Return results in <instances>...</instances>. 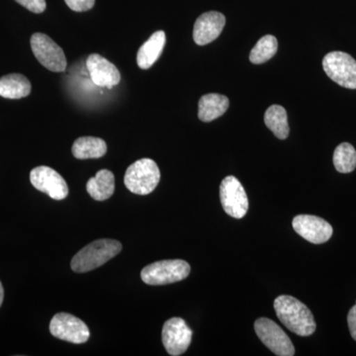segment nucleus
Wrapping results in <instances>:
<instances>
[{
    "label": "nucleus",
    "instance_id": "nucleus-1",
    "mask_svg": "<svg viewBox=\"0 0 356 356\" xmlns=\"http://www.w3.org/2000/svg\"><path fill=\"white\" fill-rule=\"evenodd\" d=\"M274 310L289 331L300 337H309L316 331L315 318L305 304L289 295L274 300Z\"/></svg>",
    "mask_w": 356,
    "mask_h": 356
},
{
    "label": "nucleus",
    "instance_id": "nucleus-2",
    "mask_svg": "<svg viewBox=\"0 0 356 356\" xmlns=\"http://www.w3.org/2000/svg\"><path fill=\"white\" fill-rule=\"evenodd\" d=\"M121 250L122 245L118 241L108 238L95 241L74 255L70 266L77 273H88L106 264L120 254Z\"/></svg>",
    "mask_w": 356,
    "mask_h": 356
},
{
    "label": "nucleus",
    "instance_id": "nucleus-3",
    "mask_svg": "<svg viewBox=\"0 0 356 356\" xmlns=\"http://www.w3.org/2000/svg\"><path fill=\"white\" fill-rule=\"evenodd\" d=\"M161 172L158 165L151 159H142L134 163L126 170L124 184L134 194L147 195L158 186Z\"/></svg>",
    "mask_w": 356,
    "mask_h": 356
},
{
    "label": "nucleus",
    "instance_id": "nucleus-4",
    "mask_svg": "<svg viewBox=\"0 0 356 356\" xmlns=\"http://www.w3.org/2000/svg\"><path fill=\"white\" fill-rule=\"evenodd\" d=\"M188 262L182 259H170L149 264L140 273V278L147 285H166L188 277L191 273Z\"/></svg>",
    "mask_w": 356,
    "mask_h": 356
},
{
    "label": "nucleus",
    "instance_id": "nucleus-5",
    "mask_svg": "<svg viewBox=\"0 0 356 356\" xmlns=\"http://www.w3.org/2000/svg\"><path fill=\"white\" fill-rule=\"evenodd\" d=\"M323 69L339 86L356 89V60L348 54L331 51L323 60Z\"/></svg>",
    "mask_w": 356,
    "mask_h": 356
},
{
    "label": "nucleus",
    "instance_id": "nucleus-6",
    "mask_svg": "<svg viewBox=\"0 0 356 356\" xmlns=\"http://www.w3.org/2000/svg\"><path fill=\"white\" fill-rule=\"evenodd\" d=\"M30 44L35 58L46 69L54 72H63L67 69L64 51L50 37L43 33H35Z\"/></svg>",
    "mask_w": 356,
    "mask_h": 356
},
{
    "label": "nucleus",
    "instance_id": "nucleus-7",
    "mask_svg": "<svg viewBox=\"0 0 356 356\" xmlns=\"http://www.w3.org/2000/svg\"><path fill=\"white\" fill-rule=\"evenodd\" d=\"M254 330L262 343L273 351L274 355L280 356L295 355V348L291 339L273 320L267 318H257L254 323Z\"/></svg>",
    "mask_w": 356,
    "mask_h": 356
},
{
    "label": "nucleus",
    "instance_id": "nucleus-8",
    "mask_svg": "<svg viewBox=\"0 0 356 356\" xmlns=\"http://www.w3.org/2000/svg\"><path fill=\"white\" fill-rule=\"evenodd\" d=\"M220 198L225 212L229 216L242 219L248 210V199L240 180L229 175L222 180L220 186Z\"/></svg>",
    "mask_w": 356,
    "mask_h": 356
},
{
    "label": "nucleus",
    "instance_id": "nucleus-9",
    "mask_svg": "<svg viewBox=\"0 0 356 356\" xmlns=\"http://www.w3.org/2000/svg\"><path fill=\"white\" fill-rule=\"evenodd\" d=\"M50 332L54 337L69 343H86L90 337L88 325L81 318L67 313H58L50 323Z\"/></svg>",
    "mask_w": 356,
    "mask_h": 356
},
{
    "label": "nucleus",
    "instance_id": "nucleus-10",
    "mask_svg": "<svg viewBox=\"0 0 356 356\" xmlns=\"http://www.w3.org/2000/svg\"><path fill=\"white\" fill-rule=\"evenodd\" d=\"M30 181L35 188L54 200H63L69 194L67 182L60 173L49 166H38L30 172Z\"/></svg>",
    "mask_w": 356,
    "mask_h": 356
},
{
    "label": "nucleus",
    "instance_id": "nucleus-11",
    "mask_svg": "<svg viewBox=\"0 0 356 356\" xmlns=\"http://www.w3.org/2000/svg\"><path fill=\"white\" fill-rule=\"evenodd\" d=\"M161 337L168 355H181L191 346L192 331L181 318H172L163 325Z\"/></svg>",
    "mask_w": 356,
    "mask_h": 356
},
{
    "label": "nucleus",
    "instance_id": "nucleus-12",
    "mask_svg": "<svg viewBox=\"0 0 356 356\" xmlns=\"http://www.w3.org/2000/svg\"><path fill=\"white\" fill-rule=\"evenodd\" d=\"M292 225L298 235L316 245L327 242L334 233L329 222L313 215H298L293 219Z\"/></svg>",
    "mask_w": 356,
    "mask_h": 356
},
{
    "label": "nucleus",
    "instance_id": "nucleus-13",
    "mask_svg": "<svg viewBox=\"0 0 356 356\" xmlns=\"http://www.w3.org/2000/svg\"><path fill=\"white\" fill-rule=\"evenodd\" d=\"M226 24L224 14L209 11L199 16L193 28L194 42L199 46H205L215 41L221 34Z\"/></svg>",
    "mask_w": 356,
    "mask_h": 356
},
{
    "label": "nucleus",
    "instance_id": "nucleus-14",
    "mask_svg": "<svg viewBox=\"0 0 356 356\" xmlns=\"http://www.w3.org/2000/svg\"><path fill=\"white\" fill-rule=\"evenodd\" d=\"M86 67L91 79L96 86L111 88L120 83L121 74L118 69L98 54H91L88 56Z\"/></svg>",
    "mask_w": 356,
    "mask_h": 356
},
{
    "label": "nucleus",
    "instance_id": "nucleus-15",
    "mask_svg": "<svg viewBox=\"0 0 356 356\" xmlns=\"http://www.w3.org/2000/svg\"><path fill=\"white\" fill-rule=\"evenodd\" d=\"M165 41V33L156 31L145 42L144 44H142L137 54V64L140 69L147 70L153 67L163 53Z\"/></svg>",
    "mask_w": 356,
    "mask_h": 356
},
{
    "label": "nucleus",
    "instance_id": "nucleus-16",
    "mask_svg": "<svg viewBox=\"0 0 356 356\" xmlns=\"http://www.w3.org/2000/svg\"><path fill=\"white\" fill-rule=\"evenodd\" d=\"M229 106L228 97L218 93L203 95L199 100L198 117L202 122L214 121L226 113Z\"/></svg>",
    "mask_w": 356,
    "mask_h": 356
},
{
    "label": "nucleus",
    "instance_id": "nucleus-17",
    "mask_svg": "<svg viewBox=\"0 0 356 356\" xmlns=\"http://www.w3.org/2000/svg\"><path fill=\"white\" fill-rule=\"evenodd\" d=\"M31 83L20 74H10L0 77V96L7 99H21L31 93Z\"/></svg>",
    "mask_w": 356,
    "mask_h": 356
},
{
    "label": "nucleus",
    "instance_id": "nucleus-18",
    "mask_svg": "<svg viewBox=\"0 0 356 356\" xmlns=\"http://www.w3.org/2000/svg\"><path fill=\"white\" fill-rule=\"evenodd\" d=\"M86 191L96 201H105L113 195L115 177L108 170H99L95 177H91L86 184Z\"/></svg>",
    "mask_w": 356,
    "mask_h": 356
},
{
    "label": "nucleus",
    "instance_id": "nucleus-19",
    "mask_svg": "<svg viewBox=\"0 0 356 356\" xmlns=\"http://www.w3.org/2000/svg\"><path fill=\"white\" fill-rule=\"evenodd\" d=\"M72 152L79 159H99L106 154L107 145L99 138L81 137L74 143Z\"/></svg>",
    "mask_w": 356,
    "mask_h": 356
},
{
    "label": "nucleus",
    "instance_id": "nucleus-20",
    "mask_svg": "<svg viewBox=\"0 0 356 356\" xmlns=\"http://www.w3.org/2000/svg\"><path fill=\"white\" fill-rule=\"evenodd\" d=\"M264 122L269 130L278 139L285 140L289 136V125L286 110L280 105H273L264 114Z\"/></svg>",
    "mask_w": 356,
    "mask_h": 356
},
{
    "label": "nucleus",
    "instance_id": "nucleus-21",
    "mask_svg": "<svg viewBox=\"0 0 356 356\" xmlns=\"http://www.w3.org/2000/svg\"><path fill=\"white\" fill-rule=\"evenodd\" d=\"M277 39L273 35L262 37L250 51V60L252 64L261 65L270 60L277 53Z\"/></svg>",
    "mask_w": 356,
    "mask_h": 356
},
{
    "label": "nucleus",
    "instance_id": "nucleus-22",
    "mask_svg": "<svg viewBox=\"0 0 356 356\" xmlns=\"http://www.w3.org/2000/svg\"><path fill=\"white\" fill-rule=\"evenodd\" d=\"M334 165L337 172H353L356 168V151L353 145L343 143L339 145L334 153Z\"/></svg>",
    "mask_w": 356,
    "mask_h": 356
},
{
    "label": "nucleus",
    "instance_id": "nucleus-23",
    "mask_svg": "<svg viewBox=\"0 0 356 356\" xmlns=\"http://www.w3.org/2000/svg\"><path fill=\"white\" fill-rule=\"evenodd\" d=\"M67 6L76 13L90 10L95 4V0H65Z\"/></svg>",
    "mask_w": 356,
    "mask_h": 356
},
{
    "label": "nucleus",
    "instance_id": "nucleus-24",
    "mask_svg": "<svg viewBox=\"0 0 356 356\" xmlns=\"http://www.w3.org/2000/svg\"><path fill=\"white\" fill-rule=\"evenodd\" d=\"M20 6L34 13H44L46 9V0H15Z\"/></svg>",
    "mask_w": 356,
    "mask_h": 356
},
{
    "label": "nucleus",
    "instance_id": "nucleus-25",
    "mask_svg": "<svg viewBox=\"0 0 356 356\" xmlns=\"http://www.w3.org/2000/svg\"><path fill=\"white\" fill-rule=\"evenodd\" d=\"M348 324L351 337L356 341V305L350 309L348 316Z\"/></svg>",
    "mask_w": 356,
    "mask_h": 356
},
{
    "label": "nucleus",
    "instance_id": "nucleus-26",
    "mask_svg": "<svg viewBox=\"0 0 356 356\" xmlns=\"http://www.w3.org/2000/svg\"><path fill=\"white\" fill-rule=\"evenodd\" d=\"M4 298V290L3 286H2L1 282H0V307L2 305V302H3Z\"/></svg>",
    "mask_w": 356,
    "mask_h": 356
}]
</instances>
